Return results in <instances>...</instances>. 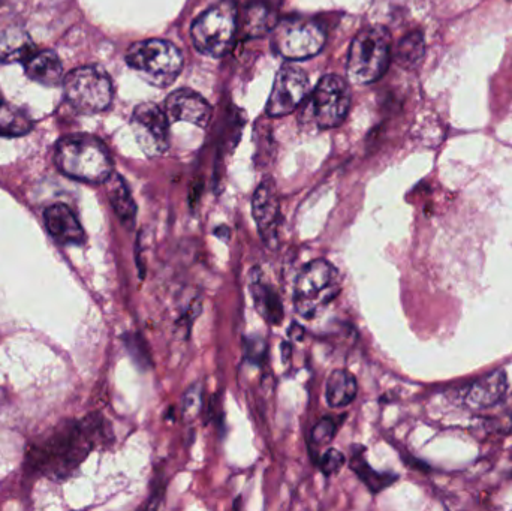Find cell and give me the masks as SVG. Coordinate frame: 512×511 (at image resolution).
<instances>
[{
    "instance_id": "ac0fdd59",
    "label": "cell",
    "mask_w": 512,
    "mask_h": 511,
    "mask_svg": "<svg viewBox=\"0 0 512 511\" xmlns=\"http://www.w3.org/2000/svg\"><path fill=\"white\" fill-rule=\"evenodd\" d=\"M277 14L267 3L252 2L246 6L243 14H239V35L243 38H261L268 32H273Z\"/></svg>"
},
{
    "instance_id": "52a82bcc",
    "label": "cell",
    "mask_w": 512,
    "mask_h": 511,
    "mask_svg": "<svg viewBox=\"0 0 512 511\" xmlns=\"http://www.w3.org/2000/svg\"><path fill=\"white\" fill-rule=\"evenodd\" d=\"M63 89L69 104L84 114L101 113L113 101L110 77L95 66H84L66 75Z\"/></svg>"
},
{
    "instance_id": "3957f363",
    "label": "cell",
    "mask_w": 512,
    "mask_h": 511,
    "mask_svg": "<svg viewBox=\"0 0 512 511\" xmlns=\"http://www.w3.org/2000/svg\"><path fill=\"white\" fill-rule=\"evenodd\" d=\"M342 290L339 270L327 260L310 261L303 267L294 288L295 311L306 320L319 317Z\"/></svg>"
},
{
    "instance_id": "4fadbf2b",
    "label": "cell",
    "mask_w": 512,
    "mask_h": 511,
    "mask_svg": "<svg viewBox=\"0 0 512 511\" xmlns=\"http://www.w3.org/2000/svg\"><path fill=\"white\" fill-rule=\"evenodd\" d=\"M165 113L171 122H186L206 128L213 116V108L200 93L179 89L168 96Z\"/></svg>"
},
{
    "instance_id": "9a60e30c",
    "label": "cell",
    "mask_w": 512,
    "mask_h": 511,
    "mask_svg": "<svg viewBox=\"0 0 512 511\" xmlns=\"http://www.w3.org/2000/svg\"><path fill=\"white\" fill-rule=\"evenodd\" d=\"M508 390L507 372L504 369L480 378L466 389L465 402L474 410H487L504 401Z\"/></svg>"
},
{
    "instance_id": "9c48e42d",
    "label": "cell",
    "mask_w": 512,
    "mask_h": 511,
    "mask_svg": "<svg viewBox=\"0 0 512 511\" xmlns=\"http://www.w3.org/2000/svg\"><path fill=\"white\" fill-rule=\"evenodd\" d=\"M351 98V89L342 77L325 75L312 95L307 96L303 110H307L318 128H336L348 116Z\"/></svg>"
},
{
    "instance_id": "7402d4cb",
    "label": "cell",
    "mask_w": 512,
    "mask_h": 511,
    "mask_svg": "<svg viewBox=\"0 0 512 511\" xmlns=\"http://www.w3.org/2000/svg\"><path fill=\"white\" fill-rule=\"evenodd\" d=\"M105 183H107L111 206H113L114 212L119 216L120 221L126 225L134 224L135 216H137V204H135L125 180L119 174H111L110 179Z\"/></svg>"
},
{
    "instance_id": "277c9868",
    "label": "cell",
    "mask_w": 512,
    "mask_h": 511,
    "mask_svg": "<svg viewBox=\"0 0 512 511\" xmlns=\"http://www.w3.org/2000/svg\"><path fill=\"white\" fill-rule=\"evenodd\" d=\"M239 35V8L234 0L221 2L207 9L192 24L195 48L210 57H222L233 50Z\"/></svg>"
},
{
    "instance_id": "ba28073f",
    "label": "cell",
    "mask_w": 512,
    "mask_h": 511,
    "mask_svg": "<svg viewBox=\"0 0 512 511\" xmlns=\"http://www.w3.org/2000/svg\"><path fill=\"white\" fill-rule=\"evenodd\" d=\"M271 44L285 59H309L324 47L325 32L312 18L289 17L276 24Z\"/></svg>"
},
{
    "instance_id": "f1b7e54d",
    "label": "cell",
    "mask_w": 512,
    "mask_h": 511,
    "mask_svg": "<svg viewBox=\"0 0 512 511\" xmlns=\"http://www.w3.org/2000/svg\"><path fill=\"white\" fill-rule=\"evenodd\" d=\"M265 354H267V344H265L264 339H246V357H248L251 362H262Z\"/></svg>"
},
{
    "instance_id": "836d02e7",
    "label": "cell",
    "mask_w": 512,
    "mask_h": 511,
    "mask_svg": "<svg viewBox=\"0 0 512 511\" xmlns=\"http://www.w3.org/2000/svg\"><path fill=\"white\" fill-rule=\"evenodd\" d=\"M0 102H2V93H0Z\"/></svg>"
},
{
    "instance_id": "e575fe53",
    "label": "cell",
    "mask_w": 512,
    "mask_h": 511,
    "mask_svg": "<svg viewBox=\"0 0 512 511\" xmlns=\"http://www.w3.org/2000/svg\"><path fill=\"white\" fill-rule=\"evenodd\" d=\"M2 2H3V0H0V3H2Z\"/></svg>"
},
{
    "instance_id": "4dcf8cb0",
    "label": "cell",
    "mask_w": 512,
    "mask_h": 511,
    "mask_svg": "<svg viewBox=\"0 0 512 511\" xmlns=\"http://www.w3.org/2000/svg\"><path fill=\"white\" fill-rule=\"evenodd\" d=\"M303 336L304 329L303 327L298 326L297 323H294L291 327H289V338H292V341H301Z\"/></svg>"
},
{
    "instance_id": "2e32d148",
    "label": "cell",
    "mask_w": 512,
    "mask_h": 511,
    "mask_svg": "<svg viewBox=\"0 0 512 511\" xmlns=\"http://www.w3.org/2000/svg\"><path fill=\"white\" fill-rule=\"evenodd\" d=\"M251 294L254 299L256 311L271 326H279L283 321V305L279 294L265 281L261 269H252L251 272Z\"/></svg>"
},
{
    "instance_id": "f546056e",
    "label": "cell",
    "mask_w": 512,
    "mask_h": 511,
    "mask_svg": "<svg viewBox=\"0 0 512 511\" xmlns=\"http://www.w3.org/2000/svg\"><path fill=\"white\" fill-rule=\"evenodd\" d=\"M499 419H501V422H499V429H502V431H505V429H508V431L512 432V398L510 401L507 402V407H505L504 411H501V413L498 414Z\"/></svg>"
},
{
    "instance_id": "cb8c5ba5",
    "label": "cell",
    "mask_w": 512,
    "mask_h": 511,
    "mask_svg": "<svg viewBox=\"0 0 512 511\" xmlns=\"http://www.w3.org/2000/svg\"><path fill=\"white\" fill-rule=\"evenodd\" d=\"M426 53V44L421 32H412L400 41L396 51V62L402 68L415 69L423 60Z\"/></svg>"
},
{
    "instance_id": "8fae6325",
    "label": "cell",
    "mask_w": 512,
    "mask_h": 511,
    "mask_svg": "<svg viewBox=\"0 0 512 511\" xmlns=\"http://www.w3.org/2000/svg\"><path fill=\"white\" fill-rule=\"evenodd\" d=\"M309 87V77L303 69L294 65L282 66L265 107L268 116L282 117L297 110L309 96Z\"/></svg>"
},
{
    "instance_id": "d4e9b609",
    "label": "cell",
    "mask_w": 512,
    "mask_h": 511,
    "mask_svg": "<svg viewBox=\"0 0 512 511\" xmlns=\"http://www.w3.org/2000/svg\"><path fill=\"white\" fill-rule=\"evenodd\" d=\"M203 407V386L200 383L189 387L183 396V419L192 422L200 414Z\"/></svg>"
},
{
    "instance_id": "484cf974",
    "label": "cell",
    "mask_w": 512,
    "mask_h": 511,
    "mask_svg": "<svg viewBox=\"0 0 512 511\" xmlns=\"http://www.w3.org/2000/svg\"><path fill=\"white\" fill-rule=\"evenodd\" d=\"M337 423L331 417L319 420L312 431V441L316 446H327L336 437Z\"/></svg>"
},
{
    "instance_id": "30bf717a",
    "label": "cell",
    "mask_w": 512,
    "mask_h": 511,
    "mask_svg": "<svg viewBox=\"0 0 512 511\" xmlns=\"http://www.w3.org/2000/svg\"><path fill=\"white\" fill-rule=\"evenodd\" d=\"M132 131L141 150L150 158L164 155L170 146V119L153 102L135 107L131 119Z\"/></svg>"
},
{
    "instance_id": "5b68a950",
    "label": "cell",
    "mask_w": 512,
    "mask_h": 511,
    "mask_svg": "<svg viewBox=\"0 0 512 511\" xmlns=\"http://www.w3.org/2000/svg\"><path fill=\"white\" fill-rule=\"evenodd\" d=\"M391 62V35L385 27L361 30L349 48L348 77L354 84L375 83L387 72Z\"/></svg>"
},
{
    "instance_id": "d6a6232c",
    "label": "cell",
    "mask_w": 512,
    "mask_h": 511,
    "mask_svg": "<svg viewBox=\"0 0 512 511\" xmlns=\"http://www.w3.org/2000/svg\"><path fill=\"white\" fill-rule=\"evenodd\" d=\"M283 359L288 360L289 354H291V347L288 344L282 345Z\"/></svg>"
},
{
    "instance_id": "1f68e13d",
    "label": "cell",
    "mask_w": 512,
    "mask_h": 511,
    "mask_svg": "<svg viewBox=\"0 0 512 511\" xmlns=\"http://www.w3.org/2000/svg\"><path fill=\"white\" fill-rule=\"evenodd\" d=\"M215 234H216V236L219 237V239L228 240V239H230V228H228V227L216 228Z\"/></svg>"
},
{
    "instance_id": "44dd1931",
    "label": "cell",
    "mask_w": 512,
    "mask_h": 511,
    "mask_svg": "<svg viewBox=\"0 0 512 511\" xmlns=\"http://www.w3.org/2000/svg\"><path fill=\"white\" fill-rule=\"evenodd\" d=\"M357 390V380H355L354 375L346 369H336L328 377L325 398H327L330 407H346V405L354 402Z\"/></svg>"
},
{
    "instance_id": "4316f807",
    "label": "cell",
    "mask_w": 512,
    "mask_h": 511,
    "mask_svg": "<svg viewBox=\"0 0 512 511\" xmlns=\"http://www.w3.org/2000/svg\"><path fill=\"white\" fill-rule=\"evenodd\" d=\"M345 461V455H343L342 452L336 449H328L327 452L324 453V456H322L319 467H321V471L325 476L330 477L342 470Z\"/></svg>"
},
{
    "instance_id": "6da1fadb",
    "label": "cell",
    "mask_w": 512,
    "mask_h": 511,
    "mask_svg": "<svg viewBox=\"0 0 512 511\" xmlns=\"http://www.w3.org/2000/svg\"><path fill=\"white\" fill-rule=\"evenodd\" d=\"M101 422L99 417H90L84 422L68 423L57 429L56 434L33 453L36 467L53 476L71 473L92 450L101 431Z\"/></svg>"
},
{
    "instance_id": "d6986e66",
    "label": "cell",
    "mask_w": 512,
    "mask_h": 511,
    "mask_svg": "<svg viewBox=\"0 0 512 511\" xmlns=\"http://www.w3.org/2000/svg\"><path fill=\"white\" fill-rule=\"evenodd\" d=\"M27 75L36 83L44 86H57L62 81L63 66L59 56L54 51H35L24 62Z\"/></svg>"
},
{
    "instance_id": "5bb4252c",
    "label": "cell",
    "mask_w": 512,
    "mask_h": 511,
    "mask_svg": "<svg viewBox=\"0 0 512 511\" xmlns=\"http://www.w3.org/2000/svg\"><path fill=\"white\" fill-rule=\"evenodd\" d=\"M35 50V45L23 21L15 15H2L0 17V62H26Z\"/></svg>"
},
{
    "instance_id": "7a4b0ae2",
    "label": "cell",
    "mask_w": 512,
    "mask_h": 511,
    "mask_svg": "<svg viewBox=\"0 0 512 511\" xmlns=\"http://www.w3.org/2000/svg\"><path fill=\"white\" fill-rule=\"evenodd\" d=\"M56 164L63 174L80 182L105 183L113 174L110 152L92 135H71L60 140Z\"/></svg>"
},
{
    "instance_id": "83f0119b",
    "label": "cell",
    "mask_w": 512,
    "mask_h": 511,
    "mask_svg": "<svg viewBox=\"0 0 512 511\" xmlns=\"http://www.w3.org/2000/svg\"><path fill=\"white\" fill-rule=\"evenodd\" d=\"M201 311H203V305H201L200 299H195L192 305L189 306L186 314L180 318L179 323L176 326V332L182 335V338H188L191 333L192 326H194L195 320L200 317Z\"/></svg>"
},
{
    "instance_id": "603a6c76",
    "label": "cell",
    "mask_w": 512,
    "mask_h": 511,
    "mask_svg": "<svg viewBox=\"0 0 512 511\" xmlns=\"http://www.w3.org/2000/svg\"><path fill=\"white\" fill-rule=\"evenodd\" d=\"M33 128L32 117L17 105L0 102V137H21Z\"/></svg>"
},
{
    "instance_id": "7c38bea8",
    "label": "cell",
    "mask_w": 512,
    "mask_h": 511,
    "mask_svg": "<svg viewBox=\"0 0 512 511\" xmlns=\"http://www.w3.org/2000/svg\"><path fill=\"white\" fill-rule=\"evenodd\" d=\"M252 212L262 240L268 248L274 249L279 239L280 201L273 179L259 183L252 200Z\"/></svg>"
},
{
    "instance_id": "8992f818",
    "label": "cell",
    "mask_w": 512,
    "mask_h": 511,
    "mask_svg": "<svg viewBox=\"0 0 512 511\" xmlns=\"http://www.w3.org/2000/svg\"><path fill=\"white\" fill-rule=\"evenodd\" d=\"M128 65L155 87H168L183 69V56L171 42L146 39L135 42L126 53Z\"/></svg>"
},
{
    "instance_id": "ffe728a7",
    "label": "cell",
    "mask_w": 512,
    "mask_h": 511,
    "mask_svg": "<svg viewBox=\"0 0 512 511\" xmlns=\"http://www.w3.org/2000/svg\"><path fill=\"white\" fill-rule=\"evenodd\" d=\"M349 467L357 474L358 479L375 494L384 491L385 488L393 485L397 480V477L393 474L378 473V471L373 470L366 461V447L358 446V444L351 447Z\"/></svg>"
},
{
    "instance_id": "e0dca14e",
    "label": "cell",
    "mask_w": 512,
    "mask_h": 511,
    "mask_svg": "<svg viewBox=\"0 0 512 511\" xmlns=\"http://www.w3.org/2000/svg\"><path fill=\"white\" fill-rule=\"evenodd\" d=\"M45 224L51 236L60 243H83L84 231L77 216L65 204H54L45 210Z\"/></svg>"
}]
</instances>
